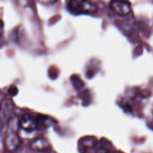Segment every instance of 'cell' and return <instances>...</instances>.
Returning a JSON list of instances; mask_svg holds the SVG:
<instances>
[{"label": "cell", "mask_w": 153, "mask_h": 153, "mask_svg": "<svg viewBox=\"0 0 153 153\" xmlns=\"http://www.w3.org/2000/svg\"><path fill=\"white\" fill-rule=\"evenodd\" d=\"M51 147L49 141L44 137H37L33 139L29 143L30 149L35 151H44Z\"/></svg>", "instance_id": "obj_5"}, {"label": "cell", "mask_w": 153, "mask_h": 153, "mask_svg": "<svg viewBox=\"0 0 153 153\" xmlns=\"http://www.w3.org/2000/svg\"><path fill=\"white\" fill-rule=\"evenodd\" d=\"M110 7L121 16H126L130 12V4L127 1H112L110 4Z\"/></svg>", "instance_id": "obj_4"}, {"label": "cell", "mask_w": 153, "mask_h": 153, "mask_svg": "<svg viewBox=\"0 0 153 153\" xmlns=\"http://www.w3.org/2000/svg\"><path fill=\"white\" fill-rule=\"evenodd\" d=\"M21 144V140L19 136L14 132L10 133L4 140L5 149L10 152L17 150Z\"/></svg>", "instance_id": "obj_3"}, {"label": "cell", "mask_w": 153, "mask_h": 153, "mask_svg": "<svg viewBox=\"0 0 153 153\" xmlns=\"http://www.w3.org/2000/svg\"><path fill=\"white\" fill-rule=\"evenodd\" d=\"M67 9L71 13L78 15L94 13L97 8L96 5L91 1L72 0L68 2Z\"/></svg>", "instance_id": "obj_1"}, {"label": "cell", "mask_w": 153, "mask_h": 153, "mask_svg": "<svg viewBox=\"0 0 153 153\" xmlns=\"http://www.w3.org/2000/svg\"><path fill=\"white\" fill-rule=\"evenodd\" d=\"M19 127L26 131L30 132L37 129V124L35 117L29 114L25 113L23 114L19 120Z\"/></svg>", "instance_id": "obj_2"}, {"label": "cell", "mask_w": 153, "mask_h": 153, "mask_svg": "<svg viewBox=\"0 0 153 153\" xmlns=\"http://www.w3.org/2000/svg\"><path fill=\"white\" fill-rule=\"evenodd\" d=\"M95 148L96 153H110L111 145L108 140L102 138L97 141Z\"/></svg>", "instance_id": "obj_7"}, {"label": "cell", "mask_w": 153, "mask_h": 153, "mask_svg": "<svg viewBox=\"0 0 153 153\" xmlns=\"http://www.w3.org/2000/svg\"><path fill=\"white\" fill-rule=\"evenodd\" d=\"M35 118L38 130H42L47 128L50 126H52L54 123L53 120L46 115H38L35 117Z\"/></svg>", "instance_id": "obj_6"}]
</instances>
